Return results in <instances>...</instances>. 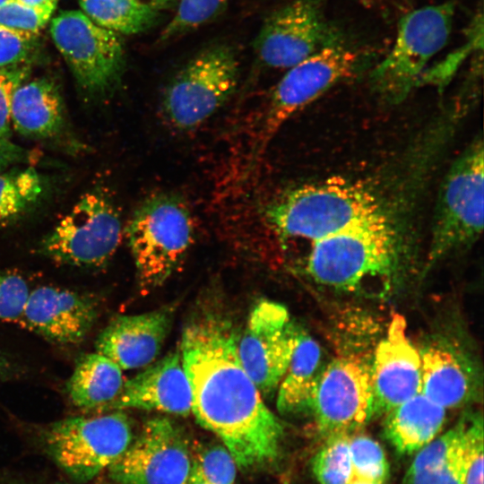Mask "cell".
I'll return each mask as SVG.
<instances>
[{"mask_svg":"<svg viewBox=\"0 0 484 484\" xmlns=\"http://www.w3.org/2000/svg\"><path fill=\"white\" fill-rule=\"evenodd\" d=\"M484 151L475 140L454 161L438 195L430 243L432 261L475 241L483 229Z\"/></svg>","mask_w":484,"mask_h":484,"instance_id":"9c48e42d","label":"cell"},{"mask_svg":"<svg viewBox=\"0 0 484 484\" xmlns=\"http://www.w3.org/2000/svg\"><path fill=\"white\" fill-rule=\"evenodd\" d=\"M396 256V232L381 213L312 242L307 268L319 283L350 289L367 277L389 272Z\"/></svg>","mask_w":484,"mask_h":484,"instance_id":"3957f363","label":"cell"},{"mask_svg":"<svg viewBox=\"0 0 484 484\" xmlns=\"http://www.w3.org/2000/svg\"><path fill=\"white\" fill-rule=\"evenodd\" d=\"M381 213L372 190L359 182L334 178L293 188L264 209L265 220L276 233L312 242Z\"/></svg>","mask_w":484,"mask_h":484,"instance_id":"7a4b0ae2","label":"cell"},{"mask_svg":"<svg viewBox=\"0 0 484 484\" xmlns=\"http://www.w3.org/2000/svg\"><path fill=\"white\" fill-rule=\"evenodd\" d=\"M335 39L320 0H294L264 20L254 47L265 66L289 69Z\"/></svg>","mask_w":484,"mask_h":484,"instance_id":"9a60e30c","label":"cell"},{"mask_svg":"<svg viewBox=\"0 0 484 484\" xmlns=\"http://www.w3.org/2000/svg\"><path fill=\"white\" fill-rule=\"evenodd\" d=\"M468 465L465 484H483V420L480 414L466 417Z\"/></svg>","mask_w":484,"mask_h":484,"instance_id":"d590c367","label":"cell"},{"mask_svg":"<svg viewBox=\"0 0 484 484\" xmlns=\"http://www.w3.org/2000/svg\"><path fill=\"white\" fill-rule=\"evenodd\" d=\"M121 237L115 203L103 189L95 187L84 193L40 240L38 252L60 264L99 268L116 253Z\"/></svg>","mask_w":484,"mask_h":484,"instance_id":"8992f818","label":"cell"},{"mask_svg":"<svg viewBox=\"0 0 484 484\" xmlns=\"http://www.w3.org/2000/svg\"><path fill=\"white\" fill-rule=\"evenodd\" d=\"M30 290L22 276L0 270V321L18 322Z\"/></svg>","mask_w":484,"mask_h":484,"instance_id":"836d02e7","label":"cell"},{"mask_svg":"<svg viewBox=\"0 0 484 484\" xmlns=\"http://www.w3.org/2000/svg\"><path fill=\"white\" fill-rule=\"evenodd\" d=\"M59 484H66V483H59Z\"/></svg>","mask_w":484,"mask_h":484,"instance_id":"bcb514c9","label":"cell"},{"mask_svg":"<svg viewBox=\"0 0 484 484\" xmlns=\"http://www.w3.org/2000/svg\"><path fill=\"white\" fill-rule=\"evenodd\" d=\"M122 369L106 356L92 352L82 356L66 384L72 402L82 410L104 411L124 385Z\"/></svg>","mask_w":484,"mask_h":484,"instance_id":"603a6c76","label":"cell"},{"mask_svg":"<svg viewBox=\"0 0 484 484\" xmlns=\"http://www.w3.org/2000/svg\"><path fill=\"white\" fill-rule=\"evenodd\" d=\"M29 73L23 65L0 68V172L28 161V151L12 139L11 102L15 89Z\"/></svg>","mask_w":484,"mask_h":484,"instance_id":"4316f807","label":"cell"},{"mask_svg":"<svg viewBox=\"0 0 484 484\" xmlns=\"http://www.w3.org/2000/svg\"><path fill=\"white\" fill-rule=\"evenodd\" d=\"M445 419V409L419 393L386 412L385 436L398 454H411L437 436Z\"/></svg>","mask_w":484,"mask_h":484,"instance_id":"7402d4cb","label":"cell"},{"mask_svg":"<svg viewBox=\"0 0 484 484\" xmlns=\"http://www.w3.org/2000/svg\"><path fill=\"white\" fill-rule=\"evenodd\" d=\"M12 125L24 137L50 140L66 127L64 101L57 85L50 79L22 82L11 102Z\"/></svg>","mask_w":484,"mask_h":484,"instance_id":"ffe728a7","label":"cell"},{"mask_svg":"<svg viewBox=\"0 0 484 484\" xmlns=\"http://www.w3.org/2000/svg\"><path fill=\"white\" fill-rule=\"evenodd\" d=\"M5 484H18V483H11V482H10V483H5Z\"/></svg>","mask_w":484,"mask_h":484,"instance_id":"f6af8a7d","label":"cell"},{"mask_svg":"<svg viewBox=\"0 0 484 484\" xmlns=\"http://www.w3.org/2000/svg\"><path fill=\"white\" fill-rule=\"evenodd\" d=\"M47 454L72 480L86 483L112 465L134 440L120 410L94 417H71L40 429Z\"/></svg>","mask_w":484,"mask_h":484,"instance_id":"277c9868","label":"cell"},{"mask_svg":"<svg viewBox=\"0 0 484 484\" xmlns=\"http://www.w3.org/2000/svg\"><path fill=\"white\" fill-rule=\"evenodd\" d=\"M312 472L319 484H348L351 479L350 435L326 436L312 459Z\"/></svg>","mask_w":484,"mask_h":484,"instance_id":"83f0119b","label":"cell"},{"mask_svg":"<svg viewBox=\"0 0 484 484\" xmlns=\"http://www.w3.org/2000/svg\"><path fill=\"white\" fill-rule=\"evenodd\" d=\"M184 484H210L200 474L199 471L194 463H192V468L189 476Z\"/></svg>","mask_w":484,"mask_h":484,"instance_id":"ab89813d","label":"cell"},{"mask_svg":"<svg viewBox=\"0 0 484 484\" xmlns=\"http://www.w3.org/2000/svg\"><path fill=\"white\" fill-rule=\"evenodd\" d=\"M348 484H374V483L362 481V480H350V482Z\"/></svg>","mask_w":484,"mask_h":484,"instance_id":"7bdbcfd3","label":"cell"},{"mask_svg":"<svg viewBox=\"0 0 484 484\" xmlns=\"http://www.w3.org/2000/svg\"><path fill=\"white\" fill-rule=\"evenodd\" d=\"M310 410L325 436L363 427L375 414L370 370L351 358L332 361L319 375Z\"/></svg>","mask_w":484,"mask_h":484,"instance_id":"5bb4252c","label":"cell"},{"mask_svg":"<svg viewBox=\"0 0 484 484\" xmlns=\"http://www.w3.org/2000/svg\"><path fill=\"white\" fill-rule=\"evenodd\" d=\"M420 393L443 408L462 404L470 396L473 378L462 357L441 344L426 348L420 353Z\"/></svg>","mask_w":484,"mask_h":484,"instance_id":"44dd1931","label":"cell"},{"mask_svg":"<svg viewBox=\"0 0 484 484\" xmlns=\"http://www.w3.org/2000/svg\"><path fill=\"white\" fill-rule=\"evenodd\" d=\"M82 12L115 33L136 34L151 27L158 11L137 0H79Z\"/></svg>","mask_w":484,"mask_h":484,"instance_id":"484cf974","label":"cell"},{"mask_svg":"<svg viewBox=\"0 0 484 484\" xmlns=\"http://www.w3.org/2000/svg\"><path fill=\"white\" fill-rule=\"evenodd\" d=\"M8 1H9V0H0V5L3 4H4V3H6V2H8Z\"/></svg>","mask_w":484,"mask_h":484,"instance_id":"ee69618b","label":"cell"},{"mask_svg":"<svg viewBox=\"0 0 484 484\" xmlns=\"http://www.w3.org/2000/svg\"><path fill=\"white\" fill-rule=\"evenodd\" d=\"M50 34L85 94L103 97L117 86L125 57L117 33L99 26L82 12L70 10L51 21Z\"/></svg>","mask_w":484,"mask_h":484,"instance_id":"8fae6325","label":"cell"},{"mask_svg":"<svg viewBox=\"0 0 484 484\" xmlns=\"http://www.w3.org/2000/svg\"><path fill=\"white\" fill-rule=\"evenodd\" d=\"M359 64L358 53L335 39L290 67L272 92L254 146V158L263 153L288 119L352 75Z\"/></svg>","mask_w":484,"mask_h":484,"instance_id":"30bf717a","label":"cell"},{"mask_svg":"<svg viewBox=\"0 0 484 484\" xmlns=\"http://www.w3.org/2000/svg\"><path fill=\"white\" fill-rule=\"evenodd\" d=\"M18 2L35 8V9H44L51 10L54 12L57 0H17Z\"/></svg>","mask_w":484,"mask_h":484,"instance_id":"f35d334b","label":"cell"},{"mask_svg":"<svg viewBox=\"0 0 484 484\" xmlns=\"http://www.w3.org/2000/svg\"><path fill=\"white\" fill-rule=\"evenodd\" d=\"M465 431V418L454 428L418 451L407 471H436L445 464L461 447Z\"/></svg>","mask_w":484,"mask_h":484,"instance_id":"f546056e","label":"cell"},{"mask_svg":"<svg viewBox=\"0 0 484 484\" xmlns=\"http://www.w3.org/2000/svg\"><path fill=\"white\" fill-rule=\"evenodd\" d=\"M469 42L464 45L461 50L452 54L451 56L444 60L440 65H436L428 73L424 74L423 78L427 82H431L436 85L444 86L450 80L451 76L458 67V65L463 61L465 56L471 51V49L478 47V40L482 39V17L474 21L473 25L471 27Z\"/></svg>","mask_w":484,"mask_h":484,"instance_id":"8d00e7d4","label":"cell"},{"mask_svg":"<svg viewBox=\"0 0 484 484\" xmlns=\"http://www.w3.org/2000/svg\"><path fill=\"white\" fill-rule=\"evenodd\" d=\"M140 3L158 11L169 6L175 0H137Z\"/></svg>","mask_w":484,"mask_h":484,"instance_id":"60d3db41","label":"cell"},{"mask_svg":"<svg viewBox=\"0 0 484 484\" xmlns=\"http://www.w3.org/2000/svg\"><path fill=\"white\" fill-rule=\"evenodd\" d=\"M191 408L190 384L181 354L176 350L124 382L105 410L139 409L186 416Z\"/></svg>","mask_w":484,"mask_h":484,"instance_id":"d6986e66","label":"cell"},{"mask_svg":"<svg viewBox=\"0 0 484 484\" xmlns=\"http://www.w3.org/2000/svg\"><path fill=\"white\" fill-rule=\"evenodd\" d=\"M300 331L281 304L262 300L251 311L237 349L261 395L271 397L290 364Z\"/></svg>","mask_w":484,"mask_h":484,"instance_id":"4fadbf2b","label":"cell"},{"mask_svg":"<svg viewBox=\"0 0 484 484\" xmlns=\"http://www.w3.org/2000/svg\"><path fill=\"white\" fill-rule=\"evenodd\" d=\"M45 176L34 168L0 172V226L8 225L38 206L48 192Z\"/></svg>","mask_w":484,"mask_h":484,"instance_id":"d4e9b609","label":"cell"},{"mask_svg":"<svg viewBox=\"0 0 484 484\" xmlns=\"http://www.w3.org/2000/svg\"><path fill=\"white\" fill-rule=\"evenodd\" d=\"M53 11L35 9L17 0L0 5V26L13 30L38 34L49 21Z\"/></svg>","mask_w":484,"mask_h":484,"instance_id":"d6a6232c","label":"cell"},{"mask_svg":"<svg viewBox=\"0 0 484 484\" xmlns=\"http://www.w3.org/2000/svg\"><path fill=\"white\" fill-rule=\"evenodd\" d=\"M98 315L95 300L67 289L39 286L30 290L18 324L59 344L82 342Z\"/></svg>","mask_w":484,"mask_h":484,"instance_id":"2e32d148","label":"cell"},{"mask_svg":"<svg viewBox=\"0 0 484 484\" xmlns=\"http://www.w3.org/2000/svg\"><path fill=\"white\" fill-rule=\"evenodd\" d=\"M238 81V62L233 48L225 44L211 46L171 80L162 97V114L173 127L193 129L229 99Z\"/></svg>","mask_w":484,"mask_h":484,"instance_id":"52a82bcc","label":"cell"},{"mask_svg":"<svg viewBox=\"0 0 484 484\" xmlns=\"http://www.w3.org/2000/svg\"><path fill=\"white\" fill-rule=\"evenodd\" d=\"M194 228L187 207L177 197H148L134 212L127 228L139 284L149 291L161 286L187 252Z\"/></svg>","mask_w":484,"mask_h":484,"instance_id":"5b68a950","label":"cell"},{"mask_svg":"<svg viewBox=\"0 0 484 484\" xmlns=\"http://www.w3.org/2000/svg\"><path fill=\"white\" fill-rule=\"evenodd\" d=\"M227 1L180 0L174 17L161 32L160 39H169L206 23L224 8Z\"/></svg>","mask_w":484,"mask_h":484,"instance_id":"4dcf8cb0","label":"cell"},{"mask_svg":"<svg viewBox=\"0 0 484 484\" xmlns=\"http://www.w3.org/2000/svg\"><path fill=\"white\" fill-rule=\"evenodd\" d=\"M321 350L310 336L300 332L287 370L278 386L277 408L282 414L310 409L313 393L322 370Z\"/></svg>","mask_w":484,"mask_h":484,"instance_id":"cb8c5ba5","label":"cell"},{"mask_svg":"<svg viewBox=\"0 0 484 484\" xmlns=\"http://www.w3.org/2000/svg\"><path fill=\"white\" fill-rule=\"evenodd\" d=\"M200 474L210 484H234L237 464L223 445H212L200 450L193 460Z\"/></svg>","mask_w":484,"mask_h":484,"instance_id":"1f68e13d","label":"cell"},{"mask_svg":"<svg viewBox=\"0 0 484 484\" xmlns=\"http://www.w3.org/2000/svg\"><path fill=\"white\" fill-rule=\"evenodd\" d=\"M468 465L466 418L463 442L455 454L439 471L436 484H465Z\"/></svg>","mask_w":484,"mask_h":484,"instance_id":"74e56055","label":"cell"},{"mask_svg":"<svg viewBox=\"0 0 484 484\" xmlns=\"http://www.w3.org/2000/svg\"><path fill=\"white\" fill-rule=\"evenodd\" d=\"M237 342L231 323L210 314L185 328L180 354L196 421L221 440L238 468L257 471L280 458L284 429L243 367Z\"/></svg>","mask_w":484,"mask_h":484,"instance_id":"6da1fadb","label":"cell"},{"mask_svg":"<svg viewBox=\"0 0 484 484\" xmlns=\"http://www.w3.org/2000/svg\"><path fill=\"white\" fill-rule=\"evenodd\" d=\"M351 479L374 484H385L390 466L381 445L367 436H350Z\"/></svg>","mask_w":484,"mask_h":484,"instance_id":"f1b7e54d","label":"cell"},{"mask_svg":"<svg viewBox=\"0 0 484 484\" xmlns=\"http://www.w3.org/2000/svg\"><path fill=\"white\" fill-rule=\"evenodd\" d=\"M192 463L183 430L169 419L155 418L108 471L117 484H184Z\"/></svg>","mask_w":484,"mask_h":484,"instance_id":"7c38bea8","label":"cell"},{"mask_svg":"<svg viewBox=\"0 0 484 484\" xmlns=\"http://www.w3.org/2000/svg\"><path fill=\"white\" fill-rule=\"evenodd\" d=\"M174 307L120 315L99 333L96 351L114 361L122 370L151 364L160 352L170 331Z\"/></svg>","mask_w":484,"mask_h":484,"instance_id":"ac0fdd59","label":"cell"},{"mask_svg":"<svg viewBox=\"0 0 484 484\" xmlns=\"http://www.w3.org/2000/svg\"><path fill=\"white\" fill-rule=\"evenodd\" d=\"M454 15L453 2L420 7L405 14L399 22L393 48L372 72L376 89L393 100L404 98L428 63L445 46Z\"/></svg>","mask_w":484,"mask_h":484,"instance_id":"ba28073f","label":"cell"},{"mask_svg":"<svg viewBox=\"0 0 484 484\" xmlns=\"http://www.w3.org/2000/svg\"><path fill=\"white\" fill-rule=\"evenodd\" d=\"M370 374L375 413H386L420 393V353L409 341L402 315L393 317L377 345Z\"/></svg>","mask_w":484,"mask_h":484,"instance_id":"e0dca14e","label":"cell"},{"mask_svg":"<svg viewBox=\"0 0 484 484\" xmlns=\"http://www.w3.org/2000/svg\"><path fill=\"white\" fill-rule=\"evenodd\" d=\"M10 372V363L8 360L0 353V380H3L4 377Z\"/></svg>","mask_w":484,"mask_h":484,"instance_id":"b9f144b4","label":"cell"},{"mask_svg":"<svg viewBox=\"0 0 484 484\" xmlns=\"http://www.w3.org/2000/svg\"><path fill=\"white\" fill-rule=\"evenodd\" d=\"M36 36L0 26V68L25 65L32 57Z\"/></svg>","mask_w":484,"mask_h":484,"instance_id":"e575fe53","label":"cell"}]
</instances>
